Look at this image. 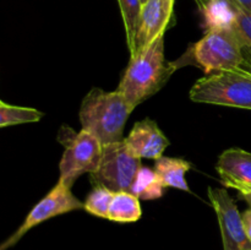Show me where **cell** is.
Wrapping results in <instances>:
<instances>
[{
	"instance_id": "5",
	"label": "cell",
	"mask_w": 251,
	"mask_h": 250,
	"mask_svg": "<svg viewBox=\"0 0 251 250\" xmlns=\"http://www.w3.org/2000/svg\"><path fill=\"white\" fill-rule=\"evenodd\" d=\"M58 140L65 147L59 163V181L71 188L82 174H91L97 169L103 144L88 131L81 129L76 132L68 126H61Z\"/></svg>"
},
{
	"instance_id": "19",
	"label": "cell",
	"mask_w": 251,
	"mask_h": 250,
	"mask_svg": "<svg viewBox=\"0 0 251 250\" xmlns=\"http://www.w3.org/2000/svg\"><path fill=\"white\" fill-rule=\"evenodd\" d=\"M114 196V191L103 185H93V189L83 202V208L88 213L100 218H107L110 202Z\"/></svg>"
},
{
	"instance_id": "25",
	"label": "cell",
	"mask_w": 251,
	"mask_h": 250,
	"mask_svg": "<svg viewBox=\"0 0 251 250\" xmlns=\"http://www.w3.org/2000/svg\"><path fill=\"white\" fill-rule=\"evenodd\" d=\"M195 1H196V0H195Z\"/></svg>"
},
{
	"instance_id": "24",
	"label": "cell",
	"mask_w": 251,
	"mask_h": 250,
	"mask_svg": "<svg viewBox=\"0 0 251 250\" xmlns=\"http://www.w3.org/2000/svg\"><path fill=\"white\" fill-rule=\"evenodd\" d=\"M141 1H142V4H144V2H146L147 0H141Z\"/></svg>"
},
{
	"instance_id": "9",
	"label": "cell",
	"mask_w": 251,
	"mask_h": 250,
	"mask_svg": "<svg viewBox=\"0 0 251 250\" xmlns=\"http://www.w3.org/2000/svg\"><path fill=\"white\" fill-rule=\"evenodd\" d=\"M176 0H147L142 4L136 33L134 50L130 56L146 48L158 37L166 34L169 22L173 19Z\"/></svg>"
},
{
	"instance_id": "12",
	"label": "cell",
	"mask_w": 251,
	"mask_h": 250,
	"mask_svg": "<svg viewBox=\"0 0 251 250\" xmlns=\"http://www.w3.org/2000/svg\"><path fill=\"white\" fill-rule=\"evenodd\" d=\"M193 164L183 158L164 157L156 159L154 172L161 179L164 188H174L183 191H190L185 174L191 169Z\"/></svg>"
},
{
	"instance_id": "16",
	"label": "cell",
	"mask_w": 251,
	"mask_h": 250,
	"mask_svg": "<svg viewBox=\"0 0 251 250\" xmlns=\"http://www.w3.org/2000/svg\"><path fill=\"white\" fill-rule=\"evenodd\" d=\"M230 29L239 42L243 68L251 71V12L235 4V19Z\"/></svg>"
},
{
	"instance_id": "13",
	"label": "cell",
	"mask_w": 251,
	"mask_h": 250,
	"mask_svg": "<svg viewBox=\"0 0 251 250\" xmlns=\"http://www.w3.org/2000/svg\"><path fill=\"white\" fill-rule=\"evenodd\" d=\"M140 199L130 191L114 193L108 211V220L118 223L136 222L141 218Z\"/></svg>"
},
{
	"instance_id": "22",
	"label": "cell",
	"mask_w": 251,
	"mask_h": 250,
	"mask_svg": "<svg viewBox=\"0 0 251 250\" xmlns=\"http://www.w3.org/2000/svg\"><path fill=\"white\" fill-rule=\"evenodd\" d=\"M232 1L239 7H242V9L251 12V0H232Z\"/></svg>"
},
{
	"instance_id": "21",
	"label": "cell",
	"mask_w": 251,
	"mask_h": 250,
	"mask_svg": "<svg viewBox=\"0 0 251 250\" xmlns=\"http://www.w3.org/2000/svg\"><path fill=\"white\" fill-rule=\"evenodd\" d=\"M235 190L239 193V196L243 199V200L247 201L251 207V188H248V186H240V188H237Z\"/></svg>"
},
{
	"instance_id": "7",
	"label": "cell",
	"mask_w": 251,
	"mask_h": 250,
	"mask_svg": "<svg viewBox=\"0 0 251 250\" xmlns=\"http://www.w3.org/2000/svg\"><path fill=\"white\" fill-rule=\"evenodd\" d=\"M81 208H83V202H81L74 195L71 188L58 180V184L38 203L33 206V208L27 215L26 220L17 228L16 232L12 233L2 243L0 250H7L14 247L29 229L41 225L44 221L55 217V216L69 213L71 211L81 210Z\"/></svg>"
},
{
	"instance_id": "17",
	"label": "cell",
	"mask_w": 251,
	"mask_h": 250,
	"mask_svg": "<svg viewBox=\"0 0 251 250\" xmlns=\"http://www.w3.org/2000/svg\"><path fill=\"white\" fill-rule=\"evenodd\" d=\"M43 113L31 107L14 105L0 100V127L39 122Z\"/></svg>"
},
{
	"instance_id": "23",
	"label": "cell",
	"mask_w": 251,
	"mask_h": 250,
	"mask_svg": "<svg viewBox=\"0 0 251 250\" xmlns=\"http://www.w3.org/2000/svg\"><path fill=\"white\" fill-rule=\"evenodd\" d=\"M208 0H196V2H198V5H199V7H200V10L202 9L203 6H205L206 5V2H207Z\"/></svg>"
},
{
	"instance_id": "20",
	"label": "cell",
	"mask_w": 251,
	"mask_h": 250,
	"mask_svg": "<svg viewBox=\"0 0 251 250\" xmlns=\"http://www.w3.org/2000/svg\"><path fill=\"white\" fill-rule=\"evenodd\" d=\"M243 216V222H244V228L245 232H247L248 238L251 242V207L249 210H247L245 212L242 213Z\"/></svg>"
},
{
	"instance_id": "4",
	"label": "cell",
	"mask_w": 251,
	"mask_h": 250,
	"mask_svg": "<svg viewBox=\"0 0 251 250\" xmlns=\"http://www.w3.org/2000/svg\"><path fill=\"white\" fill-rule=\"evenodd\" d=\"M190 100L251 110V71L234 68L208 74L194 83Z\"/></svg>"
},
{
	"instance_id": "2",
	"label": "cell",
	"mask_w": 251,
	"mask_h": 250,
	"mask_svg": "<svg viewBox=\"0 0 251 250\" xmlns=\"http://www.w3.org/2000/svg\"><path fill=\"white\" fill-rule=\"evenodd\" d=\"M132 110L118 90L107 92L93 87L81 102L78 119L82 130L107 145L124 139L123 132Z\"/></svg>"
},
{
	"instance_id": "14",
	"label": "cell",
	"mask_w": 251,
	"mask_h": 250,
	"mask_svg": "<svg viewBox=\"0 0 251 250\" xmlns=\"http://www.w3.org/2000/svg\"><path fill=\"white\" fill-rule=\"evenodd\" d=\"M208 29H230L235 19V4L232 0H208L201 9Z\"/></svg>"
},
{
	"instance_id": "1",
	"label": "cell",
	"mask_w": 251,
	"mask_h": 250,
	"mask_svg": "<svg viewBox=\"0 0 251 250\" xmlns=\"http://www.w3.org/2000/svg\"><path fill=\"white\" fill-rule=\"evenodd\" d=\"M176 71L164 56V34L130 56L117 90L132 109L158 92Z\"/></svg>"
},
{
	"instance_id": "11",
	"label": "cell",
	"mask_w": 251,
	"mask_h": 250,
	"mask_svg": "<svg viewBox=\"0 0 251 250\" xmlns=\"http://www.w3.org/2000/svg\"><path fill=\"white\" fill-rule=\"evenodd\" d=\"M216 169L225 186L251 188V152L242 149L226 150L218 157Z\"/></svg>"
},
{
	"instance_id": "18",
	"label": "cell",
	"mask_w": 251,
	"mask_h": 250,
	"mask_svg": "<svg viewBox=\"0 0 251 250\" xmlns=\"http://www.w3.org/2000/svg\"><path fill=\"white\" fill-rule=\"evenodd\" d=\"M118 4H119L123 22H124L127 48L131 54L134 50L135 33H136L140 14H141L142 1L141 0H118Z\"/></svg>"
},
{
	"instance_id": "15",
	"label": "cell",
	"mask_w": 251,
	"mask_h": 250,
	"mask_svg": "<svg viewBox=\"0 0 251 250\" xmlns=\"http://www.w3.org/2000/svg\"><path fill=\"white\" fill-rule=\"evenodd\" d=\"M164 186L154 169L141 167L134 179L130 193L140 200H156L163 196Z\"/></svg>"
},
{
	"instance_id": "6",
	"label": "cell",
	"mask_w": 251,
	"mask_h": 250,
	"mask_svg": "<svg viewBox=\"0 0 251 250\" xmlns=\"http://www.w3.org/2000/svg\"><path fill=\"white\" fill-rule=\"evenodd\" d=\"M141 167V158L129 149L124 137L122 141L103 145L102 158L97 169L91 173V181L114 193L130 191Z\"/></svg>"
},
{
	"instance_id": "8",
	"label": "cell",
	"mask_w": 251,
	"mask_h": 250,
	"mask_svg": "<svg viewBox=\"0 0 251 250\" xmlns=\"http://www.w3.org/2000/svg\"><path fill=\"white\" fill-rule=\"evenodd\" d=\"M207 195L217 215L225 250H251L242 213L227 190L210 186Z\"/></svg>"
},
{
	"instance_id": "10",
	"label": "cell",
	"mask_w": 251,
	"mask_h": 250,
	"mask_svg": "<svg viewBox=\"0 0 251 250\" xmlns=\"http://www.w3.org/2000/svg\"><path fill=\"white\" fill-rule=\"evenodd\" d=\"M125 142L137 157L150 159L161 158L169 146V140L150 118L137 122L125 137Z\"/></svg>"
},
{
	"instance_id": "3",
	"label": "cell",
	"mask_w": 251,
	"mask_h": 250,
	"mask_svg": "<svg viewBox=\"0 0 251 250\" xmlns=\"http://www.w3.org/2000/svg\"><path fill=\"white\" fill-rule=\"evenodd\" d=\"M191 64L206 75L216 71L243 68L239 42L232 29H208L199 42L189 47L179 60L172 61L174 69Z\"/></svg>"
}]
</instances>
